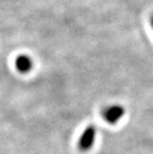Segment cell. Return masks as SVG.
I'll list each match as a JSON object with an SVG mask.
<instances>
[{
	"label": "cell",
	"mask_w": 153,
	"mask_h": 154,
	"mask_svg": "<svg viewBox=\"0 0 153 154\" xmlns=\"http://www.w3.org/2000/svg\"><path fill=\"white\" fill-rule=\"evenodd\" d=\"M125 113V109L122 106L119 104H113V106H107L106 109L103 110V116L109 123L115 124L119 119H121Z\"/></svg>",
	"instance_id": "7a4b0ae2"
},
{
	"label": "cell",
	"mask_w": 153,
	"mask_h": 154,
	"mask_svg": "<svg viewBox=\"0 0 153 154\" xmlns=\"http://www.w3.org/2000/svg\"><path fill=\"white\" fill-rule=\"evenodd\" d=\"M96 129L93 125H89L84 130L79 140V148L82 151H87L93 147L96 140Z\"/></svg>",
	"instance_id": "6da1fadb"
},
{
	"label": "cell",
	"mask_w": 153,
	"mask_h": 154,
	"mask_svg": "<svg viewBox=\"0 0 153 154\" xmlns=\"http://www.w3.org/2000/svg\"><path fill=\"white\" fill-rule=\"evenodd\" d=\"M15 67L19 73L26 74L30 72L33 67V62L32 59L27 55H20L16 58L15 60Z\"/></svg>",
	"instance_id": "3957f363"
},
{
	"label": "cell",
	"mask_w": 153,
	"mask_h": 154,
	"mask_svg": "<svg viewBox=\"0 0 153 154\" xmlns=\"http://www.w3.org/2000/svg\"><path fill=\"white\" fill-rule=\"evenodd\" d=\"M150 24L152 26V29H153V15L151 16V18H150Z\"/></svg>",
	"instance_id": "277c9868"
}]
</instances>
